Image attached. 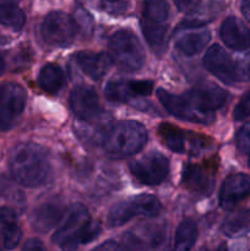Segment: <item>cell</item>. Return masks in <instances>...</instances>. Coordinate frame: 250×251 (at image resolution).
Returning a JSON list of instances; mask_svg holds the SVG:
<instances>
[{"instance_id":"obj_1","label":"cell","mask_w":250,"mask_h":251,"mask_svg":"<svg viewBox=\"0 0 250 251\" xmlns=\"http://www.w3.org/2000/svg\"><path fill=\"white\" fill-rule=\"evenodd\" d=\"M9 168L17 183L27 188L44 185L51 176L48 152L33 142L19 144L9 156Z\"/></svg>"},{"instance_id":"obj_2","label":"cell","mask_w":250,"mask_h":251,"mask_svg":"<svg viewBox=\"0 0 250 251\" xmlns=\"http://www.w3.org/2000/svg\"><path fill=\"white\" fill-rule=\"evenodd\" d=\"M100 233V223L91 218L85 206L75 203L70 206L64 223L56 229L51 240L63 249H76L80 245L92 242Z\"/></svg>"},{"instance_id":"obj_3","label":"cell","mask_w":250,"mask_h":251,"mask_svg":"<svg viewBox=\"0 0 250 251\" xmlns=\"http://www.w3.org/2000/svg\"><path fill=\"white\" fill-rule=\"evenodd\" d=\"M146 141V127L135 120H125L108 130L103 140V147L109 157L123 159L141 151Z\"/></svg>"},{"instance_id":"obj_4","label":"cell","mask_w":250,"mask_h":251,"mask_svg":"<svg viewBox=\"0 0 250 251\" xmlns=\"http://www.w3.org/2000/svg\"><path fill=\"white\" fill-rule=\"evenodd\" d=\"M108 51L113 63L126 73L140 70L145 63L144 47L129 29H119L110 37Z\"/></svg>"},{"instance_id":"obj_5","label":"cell","mask_w":250,"mask_h":251,"mask_svg":"<svg viewBox=\"0 0 250 251\" xmlns=\"http://www.w3.org/2000/svg\"><path fill=\"white\" fill-rule=\"evenodd\" d=\"M168 16V0H145L141 21L142 32L149 46L157 54H161L166 48Z\"/></svg>"},{"instance_id":"obj_6","label":"cell","mask_w":250,"mask_h":251,"mask_svg":"<svg viewBox=\"0 0 250 251\" xmlns=\"http://www.w3.org/2000/svg\"><path fill=\"white\" fill-rule=\"evenodd\" d=\"M162 210L158 199L153 195H137L113 206L107 217L110 228L124 226L135 217H156Z\"/></svg>"},{"instance_id":"obj_7","label":"cell","mask_w":250,"mask_h":251,"mask_svg":"<svg viewBox=\"0 0 250 251\" xmlns=\"http://www.w3.org/2000/svg\"><path fill=\"white\" fill-rule=\"evenodd\" d=\"M26 100V91L19 83H0V130H9L16 124Z\"/></svg>"},{"instance_id":"obj_8","label":"cell","mask_w":250,"mask_h":251,"mask_svg":"<svg viewBox=\"0 0 250 251\" xmlns=\"http://www.w3.org/2000/svg\"><path fill=\"white\" fill-rule=\"evenodd\" d=\"M157 97L164 108L175 118L185 122L208 125L215 120V114H208L199 109L186 95H173L163 88L157 90Z\"/></svg>"},{"instance_id":"obj_9","label":"cell","mask_w":250,"mask_h":251,"mask_svg":"<svg viewBox=\"0 0 250 251\" xmlns=\"http://www.w3.org/2000/svg\"><path fill=\"white\" fill-rule=\"evenodd\" d=\"M132 176L145 185H159L169 173V162L159 152H149L129 166Z\"/></svg>"},{"instance_id":"obj_10","label":"cell","mask_w":250,"mask_h":251,"mask_svg":"<svg viewBox=\"0 0 250 251\" xmlns=\"http://www.w3.org/2000/svg\"><path fill=\"white\" fill-rule=\"evenodd\" d=\"M41 33L50 46L69 47L76 36V24L65 12L53 11L44 17Z\"/></svg>"},{"instance_id":"obj_11","label":"cell","mask_w":250,"mask_h":251,"mask_svg":"<svg viewBox=\"0 0 250 251\" xmlns=\"http://www.w3.org/2000/svg\"><path fill=\"white\" fill-rule=\"evenodd\" d=\"M153 91V82L149 80L109 81L104 88L105 98L110 102L126 103L137 97H146Z\"/></svg>"},{"instance_id":"obj_12","label":"cell","mask_w":250,"mask_h":251,"mask_svg":"<svg viewBox=\"0 0 250 251\" xmlns=\"http://www.w3.org/2000/svg\"><path fill=\"white\" fill-rule=\"evenodd\" d=\"M70 108L78 122H91L100 114L97 92L88 86H76L70 93Z\"/></svg>"},{"instance_id":"obj_13","label":"cell","mask_w":250,"mask_h":251,"mask_svg":"<svg viewBox=\"0 0 250 251\" xmlns=\"http://www.w3.org/2000/svg\"><path fill=\"white\" fill-rule=\"evenodd\" d=\"M203 66L206 70L210 71L212 75L225 85H233L237 82L235 80L234 63L230 56L225 53V49L218 44L210 47L203 56Z\"/></svg>"},{"instance_id":"obj_14","label":"cell","mask_w":250,"mask_h":251,"mask_svg":"<svg viewBox=\"0 0 250 251\" xmlns=\"http://www.w3.org/2000/svg\"><path fill=\"white\" fill-rule=\"evenodd\" d=\"M248 196H250V176L243 173L232 174L222 184L220 205L223 210L229 211Z\"/></svg>"},{"instance_id":"obj_15","label":"cell","mask_w":250,"mask_h":251,"mask_svg":"<svg viewBox=\"0 0 250 251\" xmlns=\"http://www.w3.org/2000/svg\"><path fill=\"white\" fill-rule=\"evenodd\" d=\"M185 95L199 109L208 114H215V110L222 108L228 98L227 91L213 85L199 86Z\"/></svg>"},{"instance_id":"obj_16","label":"cell","mask_w":250,"mask_h":251,"mask_svg":"<svg viewBox=\"0 0 250 251\" xmlns=\"http://www.w3.org/2000/svg\"><path fill=\"white\" fill-rule=\"evenodd\" d=\"M183 184L189 191L207 196L215 188V176L211 171L199 164H186L183 169Z\"/></svg>"},{"instance_id":"obj_17","label":"cell","mask_w":250,"mask_h":251,"mask_svg":"<svg viewBox=\"0 0 250 251\" xmlns=\"http://www.w3.org/2000/svg\"><path fill=\"white\" fill-rule=\"evenodd\" d=\"M221 39L234 50H244L250 47V29L237 17L229 16L222 22Z\"/></svg>"},{"instance_id":"obj_18","label":"cell","mask_w":250,"mask_h":251,"mask_svg":"<svg viewBox=\"0 0 250 251\" xmlns=\"http://www.w3.org/2000/svg\"><path fill=\"white\" fill-rule=\"evenodd\" d=\"M180 34L176 37L175 48L186 56H194L200 53L211 39L210 31L201 27L178 28Z\"/></svg>"},{"instance_id":"obj_19","label":"cell","mask_w":250,"mask_h":251,"mask_svg":"<svg viewBox=\"0 0 250 251\" xmlns=\"http://www.w3.org/2000/svg\"><path fill=\"white\" fill-rule=\"evenodd\" d=\"M75 60L78 68L92 80H100L112 65L109 54L95 53V51L82 50L75 54Z\"/></svg>"},{"instance_id":"obj_20","label":"cell","mask_w":250,"mask_h":251,"mask_svg":"<svg viewBox=\"0 0 250 251\" xmlns=\"http://www.w3.org/2000/svg\"><path fill=\"white\" fill-rule=\"evenodd\" d=\"M0 232H1L2 244L6 249H15L21 242L22 230L20 227L19 218L16 212L6 206L0 207Z\"/></svg>"},{"instance_id":"obj_21","label":"cell","mask_w":250,"mask_h":251,"mask_svg":"<svg viewBox=\"0 0 250 251\" xmlns=\"http://www.w3.org/2000/svg\"><path fill=\"white\" fill-rule=\"evenodd\" d=\"M63 217V208L58 202L49 201L42 203L32 215V226L38 232L44 233L54 227Z\"/></svg>"},{"instance_id":"obj_22","label":"cell","mask_w":250,"mask_h":251,"mask_svg":"<svg viewBox=\"0 0 250 251\" xmlns=\"http://www.w3.org/2000/svg\"><path fill=\"white\" fill-rule=\"evenodd\" d=\"M220 0H200L188 19L181 22L178 28L202 27L206 22L215 17V15L220 11Z\"/></svg>"},{"instance_id":"obj_23","label":"cell","mask_w":250,"mask_h":251,"mask_svg":"<svg viewBox=\"0 0 250 251\" xmlns=\"http://www.w3.org/2000/svg\"><path fill=\"white\" fill-rule=\"evenodd\" d=\"M38 86L49 95H56L65 83V75L58 65L47 64L38 75Z\"/></svg>"},{"instance_id":"obj_24","label":"cell","mask_w":250,"mask_h":251,"mask_svg":"<svg viewBox=\"0 0 250 251\" xmlns=\"http://www.w3.org/2000/svg\"><path fill=\"white\" fill-rule=\"evenodd\" d=\"M222 230L227 237H242L250 232V211H240L232 213L225 218Z\"/></svg>"},{"instance_id":"obj_25","label":"cell","mask_w":250,"mask_h":251,"mask_svg":"<svg viewBox=\"0 0 250 251\" xmlns=\"http://www.w3.org/2000/svg\"><path fill=\"white\" fill-rule=\"evenodd\" d=\"M198 239V227L193 220H184L178 226L174 238V249L190 250Z\"/></svg>"},{"instance_id":"obj_26","label":"cell","mask_w":250,"mask_h":251,"mask_svg":"<svg viewBox=\"0 0 250 251\" xmlns=\"http://www.w3.org/2000/svg\"><path fill=\"white\" fill-rule=\"evenodd\" d=\"M158 135L163 144L171 151L175 152V153H184L186 149L184 131L169 124H161V126L158 127Z\"/></svg>"},{"instance_id":"obj_27","label":"cell","mask_w":250,"mask_h":251,"mask_svg":"<svg viewBox=\"0 0 250 251\" xmlns=\"http://www.w3.org/2000/svg\"><path fill=\"white\" fill-rule=\"evenodd\" d=\"M25 14L17 5L0 6V25L20 31L25 25Z\"/></svg>"},{"instance_id":"obj_28","label":"cell","mask_w":250,"mask_h":251,"mask_svg":"<svg viewBox=\"0 0 250 251\" xmlns=\"http://www.w3.org/2000/svg\"><path fill=\"white\" fill-rule=\"evenodd\" d=\"M234 71L237 82H245L250 80V50L237 59L234 63Z\"/></svg>"},{"instance_id":"obj_29","label":"cell","mask_w":250,"mask_h":251,"mask_svg":"<svg viewBox=\"0 0 250 251\" xmlns=\"http://www.w3.org/2000/svg\"><path fill=\"white\" fill-rule=\"evenodd\" d=\"M248 117H250V90L240 98L233 112V118L235 120H243Z\"/></svg>"},{"instance_id":"obj_30","label":"cell","mask_w":250,"mask_h":251,"mask_svg":"<svg viewBox=\"0 0 250 251\" xmlns=\"http://www.w3.org/2000/svg\"><path fill=\"white\" fill-rule=\"evenodd\" d=\"M237 145L243 153H250V122L243 125L238 131Z\"/></svg>"},{"instance_id":"obj_31","label":"cell","mask_w":250,"mask_h":251,"mask_svg":"<svg viewBox=\"0 0 250 251\" xmlns=\"http://www.w3.org/2000/svg\"><path fill=\"white\" fill-rule=\"evenodd\" d=\"M100 1L104 5L105 9L114 14L122 12L125 9V0H100Z\"/></svg>"},{"instance_id":"obj_32","label":"cell","mask_w":250,"mask_h":251,"mask_svg":"<svg viewBox=\"0 0 250 251\" xmlns=\"http://www.w3.org/2000/svg\"><path fill=\"white\" fill-rule=\"evenodd\" d=\"M24 250H44L46 247L43 245V243L38 239H28L25 245L22 247Z\"/></svg>"},{"instance_id":"obj_33","label":"cell","mask_w":250,"mask_h":251,"mask_svg":"<svg viewBox=\"0 0 250 251\" xmlns=\"http://www.w3.org/2000/svg\"><path fill=\"white\" fill-rule=\"evenodd\" d=\"M195 0H174V4H175L176 9L180 10V11H185L188 10L191 5L194 4Z\"/></svg>"},{"instance_id":"obj_34","label":"cell","mask_w":250,"mask_h":251,"mask_svg":"<svg viewBox=\"0 0 250 251\" xmlns=\"http://www.w3.org/2000/svg\"><path fill=\"white\" fill-rule=\"evenodd\" d=\"M242 12L248 21H250V0H243L242 1Z\"/></svg>"},{"instance_id":"obj_35","label":"cell","mask_w":250,"mask_h":251,"mask_svg":"<svg viewBox=\"0 0 250 251\" xmlns=\"http://www.w3.org/2000/svg\"><path fill=\"white\" fill-rule=\"evenodd\" d=\"M96 249L97 250H102V249H105V250H108V249H119V247H118L117 244H115L114 242H112V240H109V242H107V243H104V244H102V245H100V247H97L96 248Z\"/></svg>"},{"instance_id":"obj_36","label":"cell","mask_w":250,"mask_h":251,"mask_svg":"<svg viewBox=\"0 0 250 251\" xmlns=\"http://www.w3.org/2000/svg\"><path fill=\"white\" fill-rule=\"evenodd\" d=\"M19 0H0V6H7V5H17Z\"/></svg>"},{"instance_id":"obj_37","label":"cell","mask_w":250,"mask_h":251,"mask_svg":"<svg viewBox=\"0 0 250 251\" xmlns=\"http://www.w3.org/2000/svg\"><path fill=\"white\" fill-rule=\"evenodd\" d=\"M5 68H6V64H5V59H4V56L0 54V76L4 74Z\"/></svg>"},{"instance_id":"obj_38","label":"cell","mask_w":250,"mask_h":251,"mask_svg":"<svg viewBox=\"0 0 250 251\" xmlns=\"http://www.w3.org/2000/svg\"><path fill=\"white\" fill-rule=\"evenodd\" d=\"M249 166H250V156H249Z\"/></svg>"}]
</instances>
